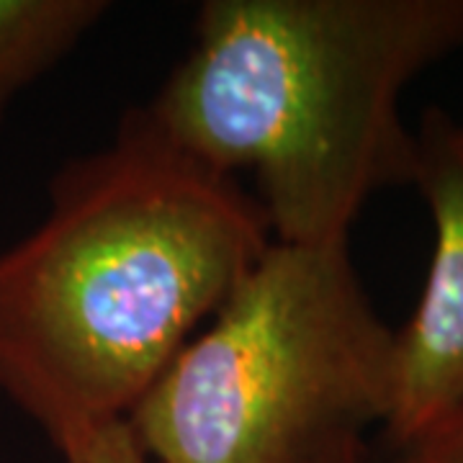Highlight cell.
I'll return each instance as SVG.
<instances>
[{
  "label": "cell",
  "mask_w": 463,
  "mask_h": 463,
  "mask_svg": "<svg viewBox=\"0 0 463 463\" xmlns=\"http://www.w3.org/2000/svg\"><path fill=\"white\" fill-rule=\"evenodd\" d=\"M106 0H0V118L109 14Z\"/></svg>",
  "instance_id": "obj_5"
},
{
  "label": "cell",
  "mask_w": 463,
  "mask_h": 463,
  "mask_svg": "<svg viewBox=\"0 0 463 463\" xmlns=\"http://www.w3.org/2000/svg\"><path fill=\"white\" fill-rule=\"evenodd\" d=\"M397 463H425L420 456H414V453H399V461Z\"/></svg>",
  "instance_id": "obj_9"
},
{
  "label": "cell",
  "mask_w": 463,
  "mask_h": 463,
  "mask_svg": "<svg viewBox=\"0 0 463 463\" xmlns=\"http://www.w3.org/2000/svg\"><path fill=\"white\" fill-rule=\"evenodd\" d=\"M394 343L347 242H270L127 422L155 463L337 461L389 417Z\"/></svg>",
  "instance_id": "obj_3"
},
{
  "label": "cell",
  "mask_w": 463,
  "mask_h": 463,
  "mask_svg": "<svg viewBox=\"0 0 463 463\" xmlns=\"http://www.w3.org/2000/svg\"><path fill=\"white\" fill-rule=\"evenodd\" d=\"M330 463H365V450L364 453H353V456H345V458H337V461Z\"/></svg>",
  "instance_id": "obj_8"
},
{
  "label": "cell",
  "mask_w": 463,
  "mask_h": 463,
  "mask_svg": "<svg viewBox=\"0 0 463 463\" xmlns=\"http://www.w3.org/2000/svg\"><path fill=\"white\" fill-rule=\"evenodd\" d=\"M412 185L428 201L435 250L425 291L394 343V399L383 422L389 446H420L463 407V134L430 109L414 132Z\"/></svg>",
  "instance_id": "obj_4"
},
{
  "label": "cell",
  "mask_w": 463,
  "mask_h": 463,
  "mask_svg": "<svg viewBox=\"0 0 463 463\" xmlns=\"http://www.w3.org/2000/svg\"><path fill=\"white\" fill-rule=\"evenodd\" d=\"M270 242L242 183L129 111L0 252V392L52 446L127 420Z\"/></svg>",
  "instance_id": "obj_1"
},
{
  "label": "cell",
  "mask_w": 463,
  "mask_h": 463,
  "mask_svg": "<svg viewBox=\"0 0 463 463\" xmlns=\"http://www.w3.org/2000/svg\"><path fill=\"white\" fill-rule=\"evenodd\" d=\"M402 453H414L425 463H463V407L420 446Z\"/></svg>",
  "instance_id": "obj_7"
},
{
  "label": "cell",
  "mask_w": 463,
  "mask_h": 463,
  "mask_svg": "<svg viewBox=\"0 0 463 463\" xmlns=\"http://www.w3.org/2000/svg\"><path fill=\"white\" fill-rule=\"evenodd\" d=\"M54 448L65 463H155L127 420L75 430Z\"/></svg>",
  "instance_id": "obj_6"
},
{
  "label": "cell",
  "mask_w": 463,
  "mask_h": 463,
  "mask_svg": "<svg viewBox=\"0 0 463 463\" xmlns=\"http://www.w3.org/2000/svg\"><path fill=\"white\" fill-rule=\"evenodd\" d=\"M461 134H463V124H461Z\"/></svg>",
  "instance_id": "obj_10"
},
{
  "label": "cell",
  "mask_w": 463,
  "mask_h": 463,
  "mask_svg": "<svg viewBox=\"0 0 463 463\" xmlns=\"http://www.w3.org/2000/svg\"><path fill=\"white\" fill-rule=\"evenodd\" d=\"M463 47V0H209L139 109L196 163L252 181L273 242L345 245L365 201L412 185L407 85Z\"/></svg>",
  "instance_id": "obj_2"
}]
</instances>
